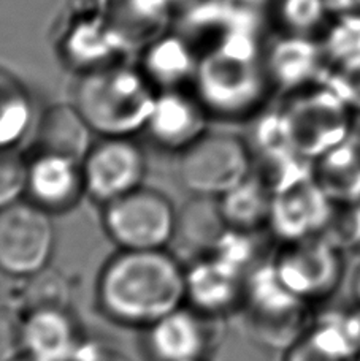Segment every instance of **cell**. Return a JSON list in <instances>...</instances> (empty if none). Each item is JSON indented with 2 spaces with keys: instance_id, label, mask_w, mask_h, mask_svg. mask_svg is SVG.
Instances as JSON below:
<instances>
[{
  "instance_id": "1",
  "label": "cell",
  "mask_w": 360,
  "mask_h": 361,
  "mask_svg": "<svg viewBox=\"0 0 360 361\" xmlns=\"http://www.w3.org/2000/svg\"><path fill=\"white\" fill-rule=\"evenodd\" d=\"M186 295V268L165 249H121L95 283L97 306L108 320L143 330L184 306Z\"/></svg>"
},
{
  "instance_id": "2",
  "label": "cell",
  "mask_w": 360,
  "mask_h": 361,
  "mask_svg": "<svg viewBox=\"0 0 360 361\" xmlns=\"http://www.w3.org/2000/svg\"><path fill=\"white\" fill-rule=\"evenodd\" d=\"M192 86L210 118L241 119L260 109L273 82L253 38L234 34L200 54Z\"/></svg>"
},
{
  "instance_id": "3",
  "label": "cell",
  "mask_w": 360,
  "mask_h": 361,
  "mask_svg": "<svg viewBox=\"0 0 360 361\" xmlns=\"http://www.w3.org/2000/svg\"><path fill=\"white\" fill-rule=\"evenodd\" d=\"M152 87L138 67L113 62L80 73L72 103L100 137H131L145 130L156 102Z\"/></svg>"
},
{
  "instance_id": "4",
  "label": "cell",
  "mask_w": 360,
  "mask_h": 361,
  "mask_svg": "<svg viewBox=\"0 0 360 361\" xmlns=\"http://www.w3.org/2000/svg\"><path fill=\"white\" fill-rule=\"evenodd\" d=\"M354 111L324 82L292 92L276 116L281 143L308 160H318L351 138Z\"/></svg>"
},
{
  "instance_id": "5",
  "label": "cell",
  "mask_w": 360,
  "mask_h": 361,
  "mask_svg": "<svg viewBox=\"0 0 360 361\" xmlns=\"http://www.w3.org/2000/svg\"><path fill=\"white\" fill-rule=\"evenodd\" d=\"M305 300L289 292L267 267L251 277L241 301L244 328L262 345L289 349L313 325Z\"/></svg>"
},
{
  "instance_id": "6",
  "label": "cell",
  "mask_w": 360,
  "mask_h": 361,
  "mask_svg": "<svg viewBox=\"0 0 360 361\" xmlns=\"http://www.w3.org/2000/svg\"><path fill=\"white\" fill-rule=\"evenodd\" d=\"M248 145L229 132H207L179 152L178 178L191 193L220 198L251 176Z\"/></svg>"
},
{
  "instance_id": "7",
  "label": "cell",
  "mask_w": 360,
  "mask_h": 361,
  "mask_svg": "<svg viewBox=\"0 0 360 361\" xmlns=\"http://www.w3.org/2000/svg\"><path fill=\"white\" fill-rule=\"evenodd\" d=\"M178 212L162 192L141 185L104 204V228L126 250L165 249L173 243Z\"/></svg>"
},
{
  "instance_id": "8",
  "label": "cell",
  "mask_w": 360,
  "mask_h": 361,
  "mask_svg": "<svg viewBox=\"0 0 360 361\" xmlns=\"http://www.w3.org/2000/svg\"><path fill=\"white\" fill-rule=\"evenodd\" d=\"M272 267L282 286L299 298L325 300L343 279V249L325 235L287 241Z\"/></svg>"
},
{
  "instance_id": "9",
  "label": "cell",
  "mask_w": 360,
  "mask_h": 361,
  "mask_svg": "<svg viewBox=\"0 0 360 361\" xmlns=\"http://www.w3.org/2000/svg\"><path fill=\"white\" fill-rule=\"evenodd\" d=\"M56 244L51 214L32 202L0 209V271L29 277L48 268Z\"/></svg>"
},
{
  "instance_id": "10",
  "label": "cell",
  "mask_w": 360,
  "mask_h": 361,
  "mask_svg": "<svg viewBox=\"0 0 360 361\" xmlns=\"http://www.w3.org/2000/svg\"><path fill=\"white\" fill-rule=\"evenodd\" d=\"M86 195L100 204L143 185L146 157L131 137H102L81 162Z\"/></svg>"
},
{
  "instance_id": "11",
  "label": "cell",
  "mask_w": 360,
  "mask_h": 361,
  "mask_svg": "<svg viewBox=\"0 0 360 361\" xmlns=\"http://www.w3.org/2000/svg\"><path fill=\"white\" fill-rule=\"evenodd\" d=\"M217 319L181 306L146 328V350L154 361H207L220 341Z\"/></svg>"
},
{
  "instance_id": "12",
  "label": "cell",
  "mask_w": 360,
  "mask_h": 361,
  "mask_svg": "<svg viewBox=\"0 0 360 361\" xmlns=\"http://www.w3.org/2000/svg\"><path fill=\"white\" fill-rule=\"evenodd\" d=\"M337 206L314 178L300 180L273 193L270 224L284 243L324 235Z\"/></svg>"
},
{
  "instance_id": "13",
  "label": "cell",
  "mask_w": 360,
  "mask_h": 361,
  "mask_svg": "<svg viewBox=\"0 0 360 361\" xmlns=\"http://www.w3.org/2000/svg\"><path fill=\"white\" fill-rule=\"evenodd\" d=\"M210 114L189 89L157 92L145 130L154 145L181 152L208 132Z\"/></svg>"
},
{
  "instance_id": "14",
  "label": "cell",
  "mask_w": 360,
  "mask_h": 361,
  "mask_svg": "<svg viewBox=\"0 0 360 361\" xmlns=\"http://www.w3.org/2000/svg\"><path fill=\"white\" fill-rule=\"evenodd\" d=\"M186 302L197 311L220 317L241 305L246 282L243 281V268L210 254L186 268Z\"/></svg>"
},
{
  "instance_id": "15",
  "label": "cell",
  "mask_w": 360,
  "mask_h": 361,
  "mask_svg": "<svg viewBox=\"0 0 360 361\" xmlns=\"http://www.w3.org/2000/svg\"><path fill=\"white\" fill-rule=\"evenodd\" d=\"M25 193L32 203L49 214L70 211L86 195L81 162L51 154H32Z\"/></svg>"
},
{
  "instance_id": "16",
  "label": "cell",
  "mask_w": 360,
  "mask_h": 361,
  "mask_svg": "<svg viewBox=\"0 0 360 361\" xmlns=\"http://www.w3.org/2000/svg\"><path fill=\"white\" fill-rule=\"evenodd\" d=\"M23 352L40 361H75L83 344V331L68 307L29 311L23 319Z\"/></svg>"
},
{
  "instance_id": "17",
  "label": "cell",
  "mask_w": 360,
  "mask_h": 361,
  "mask_svg": "<svg viewBox=\"0 0 360 361\" xmlns=\"http://www.w3.org/2000/svg\"><path fill=\"white\" fill-rule=\"evenodd\" d=\"M265 62L273 87H282L289 92L313 86L325 72L323 44L308 35L284 37Z\"/></svg>"
},
{
  "instance_id": "18",
  "label": "cell",
  "mask_w": 360,
  "mask_h": 361,
  "mask_svg": "<svg viewBox=\"0 0 360 361\" xmlns=\"http://www.w3.org/2000/svg\"><path fill=\"white\" fill-rule=\"evenodd\" d=\"M200 54L181 35H159L148 43L138 68L157 92L194 85Z\"/></svg>"
},
{
  "instance_id": "19",
  "label": "cell",
  "mask_w": 360,
  "mask_h": 361,
  "mask_svg": "<svg viewBox=\"0 0 360 361\" xmlns=\"http://www.w3.org/2000/svg\"><path fill=\"white\" fill-rule=\"evenodd\" d=\"M92 133L73 103H56L47 108L37 122L34 154H51L83 162L94 145Z\"/></svg>"
},
{
  "instance_id": "20",
  "label": "cell",
  "mask_w": 360,
  "mask_h": 361,
  "mask_svg": "<svg viewBox=\"0 0 360 361\" xmlns=\"http://www.w3.org/2000/svg\"><path fill=\"white\" fill-rule=\"evenodd\" d=\"M227 231L229 225L221 211L220 200L194 195L178 212L173 241L194 254L196 259H200L213 252Z\"/></svg>"
},
{
  "instance_id": "21",
  "label": "cell",
  "mask_w": 360,
  "mask_h": 361,
  "mask_svg": "<svg viewBox=\"0 0 360 361\" xmlns=\"http://www.w3.org/2000/svg\"><path fill=\"white\" fill-rule=\"evenodd\" d=\"M314 162L313 178L333 204L360 203V140L352 135Z\"/></svg>"
},
{
  "instance_id": "22",
  "label": "cell",
  "mask_w": 360,
  "mask_h": 361,
  "mask_svg": "<svg viewBox=\"0 0 360 361\" xmlns=\"http://www.w3.org/2000/svg\"><path fill=\"white\" fill-rule=\"evenodd\" d=\"M217 200L229 228L249 233L270 221L273 192L263 179L249 176Z\"/></svg>"
},
{
  "instance_id": "23",
  "label": "cell",
  "mask_w": 360,
  "mask_h": 361,
  "mask_svg": "<svg viewBox=\"0 0 360 361\" xmlns=\"http://www.w3.org/2000/svg\"><path fill=\"white\" fill-rule=\"evenodd\" d=\"M34 116V103L21 81L0 68V149L16 147L28 135Z\"/></svg>"
},
{
  "instance_id": "24",
  "label": "cell",
  "mask_w": 360,
  "mask_h": 361,
  "mask_svg": "<svg viewBox=\"0 0 360 361\" xmlns=\"http://www.w3.org/2000/svg\"><path fill=\"white\" fill-rule=\"evenodd\" d=\"M25 279L28 282H25L23 296L28 312L35 309L68 307L70 287L61 273L44 268Z\"/></svg>"
},
{
  "instance_id": "25",
  "label": "cell",
  "mask_w": 360,
  "mask_h": 361,
  "mask_svg": "<svg viewBox=\"0 0 360 361\" xmlns=\"http://www.w3.org/2000/svg\"><path fill=\"white\" fill-rule=\"evenodd\" d=\"M29 159H25L16 147L0 149V209L19 202L28 190Z\"/></svg>"
},
{
  "instance_id": "26",
  "label": "cell",
  "mask_w": 360,
  "mask_h": 361,
  "mask_svg": "<svg viewBox=\"0 0 360 361\" xmlns=\"http://www.w3.org/2000/svg\"><path fill=\"white\" fill-rule=\"evenodd\" d=\"M280 15L291 34L308 35L329 18L327 0H281Z\"/></svg>"
},
{
  "instance_id": "27",
  "label": "cell",
  "mask_w": 360,
  "mask_h": 361,
  "mask_svg": "<svg viewBox=\"0 0 360 361\" xmlns=\"http://www.w3.org/2000/svg\"><path fill=\"white\" fill-rule=\"evenodd\" d=\"M320 44L325 56V67L360 61V27L335 23Z\"/></svg>"
},
{
  "instance_id": "28",
  "label": "cell",
  "mask_w": 360,
  "mask_h": 361,
  "mask_svg": "<svg viewBox=\"0 0 360 361\" xmlns=\"http://www.w3.org/2000/svg\"><path fill=\"white\" fill-rule=\"evenodd\" d=\"M320 82L338 94L352 111L360 113V61L325 67Z\"/></svg>"
},
{
  "instance_id": "29",
  "label": "cell",
  "mask_w": 360,
  "mask_h": 361,
  "mask_svg": "<svg viewBox=\"0 0 360 361\" xmlns=\"http://www.w3.org/2000/svg\"><path fill=\"white\" fill-rule=\"evenodd\" d=\"M23 319L11 309L0 307V361H10L23 352Z\"/></svg>"
},
{
  "instance_id": "30",
  "label": "cell",
  "mask_w": 360,
  "mask_h": 361,
  "mask_svg": "<svg viewBox=\"0 0 360 361\" xmlns=\"http://www.w3.org/2000/svg\"><path fill=\"white\" fill-rule=\"evenodd\" d=\"M327 8L335 23L360 27V0H327Z\"/></svg>"
},
{
  "instance_id": "31",
  "label": "cell",
  "mask_w": 360,
  "mask_h": 361,
  "mask_svg": "<svg viewBox=\"0 0 360 361\" xmlns=\"http://www.w3.org/2000/svg\"><path fill=\"white\" fill-rule=\"evenodd\" d=\"M75 361H131L124 353L118 352L113 347H108L97 343H86L83 344L81 350L76 355Z\"/></svg>"
},
{
  "instance_id": "32",
  "label": "cell",
  "mask_w": 360,
  "mask_h": 361,
  "mask_svg": "<svg viewBox=\"0 0 360 361\" xmlns=\"http://www.w3.org/2000/svg\"><path fill=\"white\" fill-rule=\"evenodd\" d=\"M351 293L360 309V263L356 267L354 273H352V277H351Z\"/></svg>"
},
{
  "instance_id": "33",
  "label": "cell",
  "mask_w": 360,
  "mask_h": 361,
  "mask_svg": "<svg viewBox=\"0 0 360 361\" xmlns=\"http://www.w3.org/2000/svg\"><path fill=\"white\" fill-rule=\"evenodd\" d=\"M10 361H40V360L35 358V357H32L30 353H28V352H19L18 355L13 357Z\"/></svg>"
}]
</instances>
